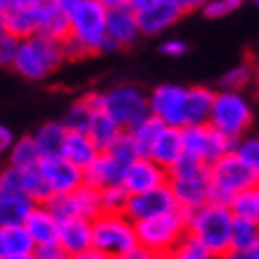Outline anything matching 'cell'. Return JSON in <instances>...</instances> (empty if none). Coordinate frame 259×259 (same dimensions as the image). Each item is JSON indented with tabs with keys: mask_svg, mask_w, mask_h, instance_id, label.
Wrapping results in <instances>:
<instances>
[{
	"mask_svg": "<svg viewBox=\"0 0 259 259\" xmlns=\"http://www.w3.org/2000/svg\"><path fill=\"white\" fill-rule=\"evenodd\" d=\"M221 259H259V250H245V252H228Z\"/></svg>",
	"mask_w": 259,
	"mask_h": 259,
	"instance_id": "7dc6e473",
	"label": "cell"
},
{
	"mask_svg": "<svg viewBox=\"0 0 259 259\" xmlns=\"http://www.w3.org/2000/svg\"><path fill=\"white\" fill-rule=\"evenodd\" d=\"M105 152H107V155H112V157L117 159L121 166H128L134 159H138V152H136L134 143H131V138H128L126 134L121 136V138H119V141L114 143L110 150H105Z\"/></svg>",
	"mask_w": 259,
	"mask_h": 259,
	"instance_id": "ab89813d",
	"label": "cell"
},
{
	"mask_svg": "<svg viewBox=\"0 0 259 259\" xmlns=\"http://www.w3.org/2000/svg\"><path fill=\"white\" fill-rule=\"evenodd\" d=\"M238 8H240V0H207L202 3V15L207 19H221L236 12Z\"/></svg>",
	"mask_w": 259,
	"mask_h": 259,
	"instance_id": "60d3db41",
	"label": "cell"
},
{
	"mask_svg": "<svg viewBox=\"0 0 259 259\" xmlns=\"http://www.w3.org/2000/svg\"><path fill=\"white\" fill-rule=\"evenodd\" d=\"M57 259H74V257H67V254H62V257H57Z\"/></svg>",
	"mask_w": 259,
	"mask_h": 259,
	"instance_id": "816d5d0a",
	"label": "cell"
},
{
	"mask_svg": "<svg viewBox=\"0 0 259 259\" xmlns=\"http://www.w3.org/2000/svg\"><path fill=\"white\" fill-rule=\"evenodd\" d=\"M159 53L164 57H171V60H179L188 53V43L181 38H166L162 46H159Z\"/></svg>",
	"mask_w": 259,
	"mask_h": 259,
	"instance_id": "7bdbcfd3",
	"label": "cell"
},
{
	"mask_svg": "<svg viewBox=\"0 0 259 259\" xmlns=\"http://www.w3.org/2000/svg\"><path fill=\"white\" fill-rule=\"evenodd\" d=\"M124 259H157V257H155L150 250H145V247H141V245H136L134 250L128 252Z\"/></svg>",
	"mask_w": 259,
	"mask_h": 259,
	"instance_id": "bcb514c9",
	"label": "cell"
},
{
	"mask_svg": "<svg viewBox=\"0 0 259 259\" xmlns=\"http://www.w3.org/2000/svg\"><path fill=\"white\" fill-rule=\"evenodd\" d=\"M64 62V50L60 40L46 36H29L17 43V55L12 69L29 81H43L60 69Z\"/></svg>",
	"mask_w": 259,
	"mask_h": 259,
	"instance_id": "277c9868",
	"label": "cell"
},
{
	"mask_svg": "<svg viewBox=\"0 0 259 259\" xmlns=\"http://www.w3.org/2000/svg\"><path fill=\"white\" fill-rule=\"evenodd\" d=\"M171 212H176L171 190H169V186H159V188L145 190V193H138V195H128L124 217L131 224H141V221L157 219V217H164V214Z\"/></svg>",
	"mask_w": 259,
	"mask_h": 259,
	"instance_id": "9a60e30c",
	"label": "cell"
},
{
	"mask_svg": "<svg viewBox=\"0 0 259 259\" xmlns=\"http://www.w3.org/2000/svg\"><path fill=\"white\" fill-rule=\"evenodd\" d=\"M57 247L67 257H79L91 250V221L67 219L57 228Z\"/></svg>",
	"mask_w": 259,
	"mask_h": 259,
	"instance_id": "d6986e66",
	"label": "cell"
},
{
	"mask_svg": "<svg viewBox=\"0 0 259 259\" xmlns=\"http://www.w3.org/2000/svg\"><path fill=\"white\" fill-rule=\"evenodd\" d=\"M57 257H62V250L57 247V243L36 245V247H33V259H57Z\"/></svg>",
	"mask_w": 259,
	"mask_h": 259,
	"instance_id": "ee69618b",
	"label": "cell"
},
{
	"mask_svg": "<svg viewBox=\"0 0 259 259\" xmlns=\"http://www.w3.org/2000/svg\"><path fill=\"white\" fill-rule=\"evenodd\" d=\"M150 117L157 119L166 128L188 126L186 119V86L179 83H159L148 93Z\"/></svg>",
	"mask_w": 259,
	"mask_h": 259,
	"instance_id": "7c38bea8",
	"label": "cell"
},
{
	"mask_svg": "<svg viewBox=\"0 0 259 259\" xmlns=\"http://www.w3.org/2000/svg\"><path fill=\"white\" fill-rule=\"evenodd\" d=\"M86 136L95 143V148L100 150V152H105V150H110L112 145L124 136V131L119 128V124L107 114V112H95L93 119H91V126H88Z\"/></svg>",
	"mask_w": 259,
	"mask_h": 259,
	"instance_id": "4316f807",
	"label": "cell"
},
{
	"mask_svg": "<svg viewBox=\"0 0 259 259\" xmlns=\"http://www.w3.org/2000/svg\"><path fill=\"white\" fill-rule=\"evenodd\" d=\"M38 171L46 181L50 195H67V193H74L79 186H83V171L69 164L60 155L57 157H43L38 162Z\"/></svg>",
	"mask_w": 259,
	"mask_h": 259,
	"instance_id": "e0dca14e",
	"label": "cell"
},
{
	"mask_svg": "<svg viewBox=\"0 0 259 259\" xmlns=\"http://www.w3.org/2000/svg\"><path fill=\"white\" fill-rule=\"evenodd\" d=\"M74 259H105V257L98 254L95 250H88V252H83V254H79V257H74Z\"/></svg>",
	"mask_w": 259,
	"mask_h": 259,
	"instance_id": "c3c4849f",
	"label": "cell"
},
{
	"mask_svg": "<svg viewBox=\"0 0 259 259\" xmlns=\"http://www.w3.org/2000/svg\"><path fill=\"white\" fill-rule=\"evenodd\" d=\"M0 19L5 33L17 40L38 36L40 0H0Z\"/></svg>",
	"mask_w": 259,
	"mask_h": 259,
	"instance_id": "5bb4252c",
	"label": "cell"
},
{
	"mask_svg": "<svg viewBox=\"0 0 259 259\" xmlns=\"http://www.w3.org/2000/svg\"><path fill=\"white\" fill-rule=\"evenodd\" d=\"M254 190H257V195H259V183H257V186H254Z\"/></svg>",
	"mask_w": 259,
	"mask_h": 259,
	"instance_id": "f5cc1de1",
	"label": "cell"
},
{
	"mask_svg": "<svg viewBox=\"0 0 259 259\" xmlns=\"http://www.w3.org/2000/svg\"><path fill=\"white\" fill-rule=\"evenodd\" d=\"M252 121H254V107H252L250 95L217 91L212 117H209V126L214 131H219L231 143H238L247 136Z\"/></svg>",
	"mask_w": 259,
	"mask_h": 259,
	"instance_id": "5b68a950",
	"label": "cell"
},
{
	"mask_svg": "<svg viewBox=\"0 0 259 259\" xmlns=\"http://www.w3.org/2000/svg\"><path fill=\"white\" fill-rule=\"evenodd\" d=\"M5 36V24H3V19H0V38Z\"/></svg>",
	"mask_w": 259,
	"mask_h": 259,
	"instance_id": "f907efd6",
	"label": "cell"
},
{
	"mask_svg": "<svg viewBox=\"0 0 259 259\" xmlns=\"http://www.w3.org/2000/svg\"><path fill=\"white\" fill-rule=\"evenodd\" d=\"M33 240L29 238L26 228L15 226V228H3L0 231V257H10V254H33Z\"/></svg>",
	"mask_w": 259,
	"mask_h": 259,
	"instance_id": "f546056e",
	"label": "cell"
},
{
	"mask_svg": "<svg viewBox=\"0 0 259 259\" xmlns=\"http://www.w3.org/2000/svg\"><path fill=\"white\" fill-rule=\"evenodd\" d=\"M0 254H3V252H0Z\"/></svg>",
	"mask_w": 259,
	"mask_h": 259,
	"instance_id": "6f0895ef",
	"label": "cell"
},
{
	"mask_svg": "<svg viewBox=\"0 0 259 259\" xmlns=\"http://www.w3.org/2000/svg\"><path fill=\"white\" fill-rule=\"evenodd\" d=\"M31 138L38 148L40 157H57L62 152L67 128L62 126V121H43L31 134Z\"/></svg>",
	"mask_w": 259,
	"mask_h": 259,
	"instance_id": "83f0119b",
	"label": "cell"
},
{
	"mask_svg": "<svg viewBox=\"0 0 259 259\" xmlns=\"http://www.w3.org/2000/svg\"><path fill=\"white\" fill-rule=\"evenodd\" d=\"M24 228L29 238L33 240V245H53L57 243V228H60V221L48 212L46 204H36L31 209V214L24 221Z\"/></svg>",
	"mask_w": 259,
	"mask_h": 259,
	"instance_id": "603a6c76",
	"label": "cell"
},
{
	"mask_svg": "<svg viewBox=\"0 0 259 259\" xmlns=\"http://www.w3.org/2000/svg\"><path fill=\"white\" fill-rule=\"evenodd\" d=\"M19 183H22V193L33 204H46L48 197H50V190H48L46 181L40 176L38 166L36 169H26V171H19Z\"/></svg>",
	"mask_w": 259,
	"mask_h": 259,
	"instance_id": "d590c367",
	"label": "cell"
},
{
	"mask_svg": "<svg viewBox=\"0 0 259 259\" xmlns=\"http://www.w3.org/2000/svg\"><path fill=\"white\" fill-rule=\"evenodd\" d=\"M124 169L126 166L119 164L112 155L100 152L98 159H95L93 164L83 171V186L95 188V190H105V188L121 186V181H124Z\"/></svg>",
	"mask_w": 259,
	"mask_h": 259,
	"instance_id": "ffe728a7",
	"label": "cell"
},
{
	"mask_svg": "<svg viewBox=\"0 0 259 259\" xmlns=\"http://www.w3.org/2000/svg\"><path fill=\"white\" fill-rule=\"evenodd\" d=\"M91 119H93V112L83 102V98H79L67 107V112H64V117L60 121L67 128V134H86L88 126H91Z\"/></svg>",
	"mask_w": 259,
	"mask_h": 259,
	"instance_id": "e575fe53",
	"label": "cell"
},
{
	"mask_svg": "<svg viewBox=\"0 0 259 259\" xmlns=\"http://www.w3.org/2000/svg\"><path fill=\"white\" fill-rule=\"evenodd\" d=\"M141 36H157L171 29L181 17H186L197 3L190 0H131Z\"/></svg>",
	"mask_w": 259,
	"mask_h": 259,
	"instance_id": "30bf717a",
	"label": "cell"
},
{
	"mask_svg": "<svg viewBox=\"0 0 259 259\" xmlns=\"http://www.w3.org/2000/svg\"><path fill=\"white\" fill-rule=\"evenodd\" d=\"M136 245V228L124 214L100 212L91 221V250L105 259L126 257Z\"/></svg>",
	"mask_w": 259,
	"mask_h": 259,
	"instance_id": "8992f818",
	"label": "cell"
},
{
	"mask_svg": "<svg viewBox=\"0 0 259 259\" xmlns=\"http://www.w3.org/2000/svg\"><path fill=\"white\" fill-rule=\"evenodd\" d=\"M166 179H169V171L157 166L150 157H138L124 169L121 186H124L128 195H138V193H145V190L166 186Z\"/></svg>",
	"mask_w": 259,
	"mask_h": 259,
	"instance_id": "ac0fdd59",
	"label": "cell"
},
{
	"mask_svg": "<svg viewBox=\"0 0 259 259\" xmlns=\"http://www.w3.org/2000/svg\"><path fill=\"white\" fill-rule=\"evenodd\" d=\"M257 245H259V226L257 224L233 219V224H231V250L245 252V250H254Z\"/></svg>",
	"mask_w": 259,
	"mask_h": 259,
	"instance_id": "836d02e7",
	"label": "cell"
},
{
	"mask_svg": "<svg viewBox=\"0 0 259 259\" xmlns=\"http://www.w3.org/2000/svg\"><path fill=\"white\" fill-rule=\"evenodd\" d=\"M126 202H128V193L124 190V186H114V188L100 190V207H102V212L124 214Z\"/></svg>",
	"mask_w": 259,
	"mask_h": 259,
	"instance_id": "74e56055",
	"label": "cell"
},
{
	"mask_svg": "<svg viewBox=\"0 0 259 259\" xmlns=\"http://www.w3.org/2000/svg\"><path fill=\"white\" fill-rule=\"evenodd\" d=\"M40 152L36 148L31 136H22V138H15L12 148L8 152V166L17 169V171H26V169H36L40 162Z\"/></svg>",
	"mask_w": 259,
	"mask_h": 259,
	"instance_id": "f1b7e54d",
	"label": "cell"
},
{
	"mask_svg": "<svg viewBox=\"0 0 259 259\" xmlns=\"http://www.w3.org/2000/svg\"><path fill=\"white\" fill-rule=\"evenodd\" d=\"M102 95H105V112L117 121L124 134L150 117L148 93L136 83H117L110 91H102Z\"/></svg>",
	"mask_w": 259,
	"mask_h": 259,
	"instance_id": "ba28073f",
	"label": "cell"
},
{
	"mask_svg": "<svg viewBox=\"0 0 259 259\" xmlns=\"http://www.w3.org/2000/svg\"><path fill=\"white\" fill-rule=\"evenodd\" d=\"M62 3L67 19H69V40H74L76 46L86 55H95L102 53L105 46V15L107 8L102 0H60Z\"/></svg>",
	"mask_w": 259,
	"mask_h": 259,
	"instance_id": "3957f363",
	"label": "cell"
},
{
	"mask_svg": "<svg viewBox=\"0 0 259 259\" xmlns=\"http://www.w3.org/2000/svg\"><path fill=\"white\" fill-rule=\"evenodd\" d=\"M228 212L233 219L240 221H250V224H257L259 226V195L257 190H243L238 195L231 197L228 202Z\"/></svg>",
	"mask_w": 259,
	"mask_h": 259,
	"instance_id": "4dcf8cb0",
	"label": "cell"
},
{
	"mask_svg": "<svg viewBox=\"0 0 259 259\" xmlns=\"http://www.w3.org/2000/svg\"><path fill=\"white\" fill-rule=\"evenodd\" d=\"M254 83V67L250 62H240L236 67H231L224 71L219 79V91H228V93H245V88Z\"/></svg>",
	"mask_w": 259,
	"mask_h": 259,
	"instance_id": "d6a6232c",
	"label": "cell"
},
{
	"mask_svg": "<svg viewBox=\"0 0 259 259\" xmlns=\"http://www.w3.org/2000/svg\"><path fill=\"white\" fill-rule=\"evenodd\" d=\"M12 143H15V134H12V128L0 121V155H8L10 148H12Z\"/></svg>",
	"mask_w": 259,
	"mask_h": 259,
	"instance_id": "f6af8a7d",
	"label": "cell"
},
{
	"mask_svg": "<svg viewBox=\"0 0 259 259\" xmlns=\"http://www.w3.org/2000/svg\"><path fill=\"white\" fill-rule=\"evenodd\" d=\"M46 207L57 221H67V219L93 221L102 212L100 190L79 186L74 193H67V195H50Z\"/></svg>",
	"mask_w": 259,
	"mask_h": 259,
	"instance_id": "4fadbf2b",
	"label": "cell"
},
{
	"mask_svg": "<svg viewBox=\"0 0 259 259\" xmlns=\"http://www.w3.org/2000/svg\"><path fill=\"white\" fill-rule=\"evenodd\" d=\"M233 155L250 169L259 179V138L257 136H245L233 145Z\"/></svg>",
	"mask_w": 259,
	"mask_h": 259,
	"instance_id": "8d00e7d4",
	"label": "cell"
},
{
	"mask_svg": "<svg viewBox=\"0 0 259 259\" xmlns=\"http://www.w3.org/2000/svg\"><path fill=\"white\" fill-rule=\"evenodd\" d=\"M0 259H33V254H10V257H0Z\"/></svg>",
	"mask_w": 259,
	"mask_h": 259,
	"instance_id": "681fc988",
	"label": "cell"
},
{
	"mask_svg": "<svg viewBox=\"0 0 259 259\" xmlns=\"http://www.w3.org/2000/svg\"><path fill=\"white\" fill-rule=\"evenodd\" d=\"M166 259H214V257L197 243L195 238L183 236V240L166 254Z\"/></svg>",
	"mask_w": 259,
	"mask_h": 259,
	"instance_id": "f35d334b",
	"label": "cell"
},
{
	"mask_svg": "<svg viewBox=\"0 0 259 259\" xmlns=\"http://www.w3.org/2000/svg\"><path fill=\"white\" fill-rule=\"evenodd\" d=\"M157 166H162L164 171H169L181 157H183V145H181V128H166L162 126V131L157 134L152 148L148 155Z\"/></svg>",
	"mask_w": 259,
	"mask_h": 259,
	"instance_id": "44dd1931",
	"label": "cell"
},
{
	"mask_svg": "<svg viewBox=\"0 0 259 259\" xmlns=\"http://www.w3.org/2000/svg\"><path fill=\"white\" fill-rule=\"evenodd\" d=\"M114 259H124V257H114Z\"/></svg>",
	"mask_w": 259,
	"mask_h": 259,
	"instance_id": "db71d44e",
	"label": "cell"
},
{
	"mask_svg": "<svg viewBox=\"0 0 259 259\" xmlns=\"http://www.w3.org/2000/svg\"><path fill=\"white\" fill-rule=\"evenodd\" d=\"M38 36L60 40V43L69 38V19L60 0H40Z\"/></svg>",
	"mask_w": 259,
	"mask_h": 259,
	"instance_id": "7402d4cb",
	"label": "cell"
},
{
	"mask_svg": "<svg viewBox=\"0 0 259 259\" xmlns=\"http://www.w3.org/2000/svg\"><path fill=\"white\" fill-rule=\"evenodd\" d=\"M159 131H162V124L152 117H148L145 121H141L138 126H134L131 131H126V136L131 138L136 152H138V157H148L150 148H152V143H155V138H157Z\"/></svg>",
	"mask_w": 259,
	"mask_h": 259,
	"instance_id": "1f68e13d",
	"label": "cell"
},
{
	"mask_svg": "<svg viewBox=\"0 0 259 259\" xmlns=\"http://www.w3.org/2000/svg\"><path fill=\"white\" fill-rule=\"evenodd\" d=\"M134 228L138 245L150 250L157 259L166 257L186 236V221H183V214L179 209L171 214H164V217H157V219L134 224Z\"/></svg>",
	"mask_w": 259,
	"mask_h": 259,
	"instance_id": "9c48e42d",
	"label": "cell"
},
{
	"mask_svg": "<svg viewBox=\"0 0 259 259\" xmlns=\"http://www.w3.org/2000/svg\"><path fill=\"white\" fill-rule=\"evenodd\" d=\"M186 221V236L195 238L214 259H221L231 252V224L233 217L228 207L207 202L200 209L181 212Z\"/></svg>",
	"mask_w": 259,
	"mask_h": 259,
	"instance_id": "6da1fadb",
	"label": "cell"
},
{
	"mask_svg": "<svg viewBox=\"0 0 259 259\" xmlns=\"http://www.w3.org/2000/svg\"><path fill=\"white\" fill-rule=\"evenodd\" d=\"M166 186L171 190L174 202L179 212H193L209 202L212 195V179H209V166L202 162H195L190 157H183L169 169Z\"/></svg>",
	"mask_w": 259,
	"mask_h": 259,
	"instance_id": "7a4b0ae2",
	"label": "cell"
},
{
	"mask_svg": "<svg viewBox=\"0 0 259 259\" xmlns=\"http://www.w3.org/2000/svg\"><path fill=\"white\" fill-rule=\"evenodd\" d=\"M209 179H212V195L209 202L228 207L231 197L243 193V190H252L259 183V179L240 162V159L231 152L226 157H221L219 162H214L209 166Z\"/></svg>",
	"mask_w": 259,
	"mask_h": 259,
	"instance_id": "52a82bcc",
	"label": "cell"
},
{
	"mask_svg": "<svg viewBox=\"0 0 259 259\" xmlns=\"http://www.w3.org/2000/svg\"><path fill=\"white\" fill-rule=\"evenodd\" d=\"M181 145H183V155L186 157L212 166L221 157L231 155L236 143H231L219 131H214L209 124H204V126H183L181 128Z\"/></svg>",
	"mask_w": 259,
	"mask_h": 259,
	"instance_id": "8fae6325",
	"label": "cell"
},
{
	"mask_svg": "<svg viewBox=\"0 0 259 259\" xmlns=\"http://www.w3.org/2000/svg\"><path fill=\"white\" fill-rule=\"evenodd\" d=\"M17 43L19 40L8 36V33L0 38V67H12L15 55H17Z\"/></svg>",
	"mask_w": 259,
	"mask_h": 259,
	"instance_id": "b9f144b4",
	"label": "cell"
},
{
	"mask_svg": "<svg viewBox=\"0 0 259 259\" xmlns=\"http://www.w3.org/2000/svg\"><path fill=\"white\" fill-rule=\"evenodd\" d=\"M217 91L209 86H190L186 88V119L188 126H204L212 117V105Z\"/></svg>",
	"mask_w": 259,
	"mask_h": 259,
	"instance_id": "cb8c5ba5",
	"label": "cell"
},
{
	"mask_svg": "<svg viewBox=\"0 0 259 259\" xmlns=\"http://www.w3.org/2000/svg\"><path fill=\"white\" fill-rule=\"evenodd\" d=\"M159 259H166V257H159Z\"/></svg>",
	"mask_w": 259,
	"mask_h": 259,
	"instance_id": "9f6ffc18",
	"label": "cell"
},
{
	"mask_svg": "<svg viewBox=\"0 0 259 259\" xmlns=\"http://www.w3.org/2000/svg\"><path fill=\"white\" fill-rule=\"evenodd\" d=\"M254 250H259V245H257V247H254Z\"/></svg>",
	"mask_w": 259,
	"mask_h": 259,
	"instance_id": "11a10c76",
	"label": "cell"
},
{
	"mask_svg": "<svg viewBox=\"0 0 259 259\" xmlns=\"http://www.w3.org/2000/svg\"><path fill=\"white\" fill-rule=\"evenodd\" d=\"M98 155H100V150L95 148V143L86 134H67L62 152H60V157L67 159L69 164H74L81 171H86L98 159Z\"/></svg>",
	"mask_w": 259,
	"mask_h": 259,
	"instance_id": "d4e9b609",
	"label": "cell"
},
{
	"mask_svg": "<svg viewBox=\"0 0 259 259\" xmlns=\"http://www.w3.org/2000/svg\"><path fill=\"white\" fill-rule=\"evenodd\" d=\"M36 204L24 193H0V231L3 228L24 226L26 217Z\"/></svg>",
	"mask_w": 259,
	"mask_h": 259,
	"instance_id": "484cf974",
	"label": "cell"
},
{
	"mask_svg": "<svg viewBox=\"0 0 259 259\" xmlns=\"http://www.w3.org/2000/svg\"><path fill=\"white\" fill-rule=\"evenodd\" d=\"M107 15H105V33L107 38L117 48L134 46L141 31H138V22H136L131 0H102Z\"/></svg>",
	"mask_w": 259,
	"mask_h": 259,
	"instance_id": "2e32d148",
	"label": "cell"
}]
</instances>
